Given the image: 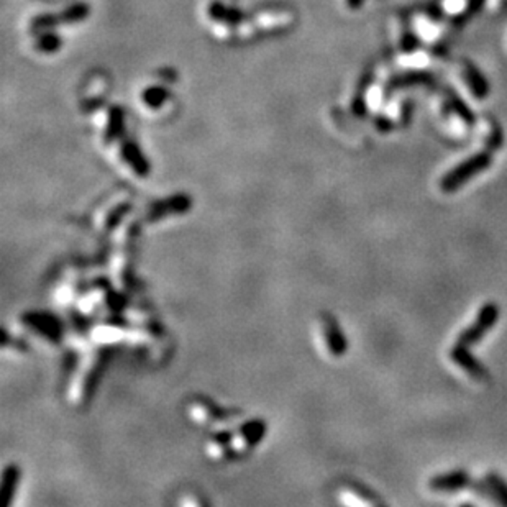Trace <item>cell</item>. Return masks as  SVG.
Returning <instances> with one entry per match:
<instances>
[{
	"instance_id": "6da1fadb",
	"label": "cell",
	"mask_w": 507,
	"mask_h": 507,
	"mask_svg": "<svg viewBox=\"0 0 507 507\" xmlns=\"http://www.w3.org/2000/svg\"><path fill=\"white\" fill-rule=\"evenodd\" d=\"M97 351L95 350H86L81 356V363H79L74 378L71 379L68 397L73 404H82L84 397H86L87 389L91 384V376L94 375L95 366H97Z\"/></svg>"
},
{
	"instance_id": "d6986e66",
	"label": "cell",
	"mask_w": 507,
	"mask_h": 507,
	"mask_svg": "<svg viewBox=\"0 0 507 507\" xmlns=\"http://www.w3.org/2000/svg\"><path fill=\"white\" fill-rule=\"evenodd\" d=\"M87 15H89V5H87V3L79 2V3H74V5H71L69 8H66V10L60 15V20H61V23H76L86 19Z\"/></svg>"
},
{
	"instance_id": "4fadbf2b",
	"label": "cell",
	"mask_w": 507,
	"mask_h": 507,
	"mask_svg": "<svg viewBox=\"0 0 507 507\" xmlns=\"http://www.w3.org/2000/svg\"><path fill=\"white\" fill-rule=\"evenodd\" d=\"M205 453L213 462H227V460L235 456L232 445H230V438H228V432L227 434H217L213 435L212 438H209L207 445H205Z\"/></svg>"
},
{
	"instance_id": "7a4b0ae2",
	"label": "cell",
	"mask_w": 507,
	"mask_h": 507,
	"mask_svg": "<svg viewBox=\"0 0 507 507\" xmlns=\"http://www.w3.org/2000/svg\"><path fill=\"white\" fill-rule=\"evenodd\" d=\"M266 427L261 421H251L246 424L237 425L232 432H228L230 445L235 456L246 455L265 437Z\"/></svg>"
},
{
	"instance_id": "44dd1931",
	"label": "cell",
	"mask_w": 507,
	"mask_h": 507,
	"mask_svg": "<svg viewBox=\"0 0 507 507\" xmlns=\"http://www.w3.org/2000/svg\"><path fill=\"white\" fill-rule=\"evenodd\" d=\"M16 481H19V471H16V467H7L5 471H3V488H2V494H3V501L5 504H8V497L12 496V493H15V486Z\"/></svg>"
},
{
	"instance_id": "277c9868",
	"label": "cell",
	"mask_w": 507,
	"mask_h": 507,
	"mask_svg": "<svg viewBox=\"0 0 507 507\" xmlns=\"http://www.w3.org/2000/svg\"><path fill=\"white\" fill-rule=\"evenodd\" d=\"M318 343L332 358H340L346 353V340L342 329L333 317L322 316L317 322Z\"/></svg>"
},
{
	"instance_id": "ba28073f",
	"label": "cell",
	"mask_w": 507,
	"mask_h": 507,
	"mask_svg": "<svg viewBox=\"0 0 507 507\" xmlns=\"http://www.w3.org/2000/svg\"><path fill=\"white\" fill-rule=\"evenodd\" d=\"M127 243H128V222H121L119 232L115 235L114 253H112L110 271L117 287H123V273L127 266Z\"/></svg>"
},
{
	"instance_id": "5b68a950",
	"label": "cell",
	"mask_w": 507,
	"mask_h": 507,
	"mask_svg": "<svg viewBox=\"0 0 507 507\" xmlns=\"http://www.w3.org/2000/svg\"><path fill=\"white\" fill-rule=\"evenodd\" d=\"M489 159L488 154H477V156L468 159L467 163H463L462 166L455 167L453 171H450L445 178L442 179V189L445 192H453L458 189V187H462L464 182L468 181L471 176H475L480 173V171H483L488 167L489 165Z\"/></svg>"
},
{
	"instance_id": "9a60e30c",
	"label": "cell",
	"mask_w": 507,
	"mask_h": 507,
	"mask_svg": "<svg viewBox=\"0 0 507 507\" xmlns=\"http://www.w3.org/2000/svg\"><path fill=\"white\" fill-rule=\"evenodd\" d=\"M123 127H125V115L123 110L120 107H112L108 110V119L106 123V130H104V138L106 141H114L117 138L121 137L123 133Z\"/></svg>"
},
{
	"instance_id": "e0dca14e",
	"label": "cell",
	"mask_w": 507,
	"mask_h": 507,
	"mask_svg": "<svg viewBox=\"0 0 507 507\" xmlns=\"http://www.w3.org/2000/svg\"><path fill=\"white\" fill-rule=\"evenodd\" d=\"M167 97H169V94H167V91L161 86H150L141 92V102L150 108L163 107Z\"/></svg>"
},
{
	"instance_id": "9c48e42d",
	"label": "cell",
	"mask_w": 507,
	"mask_h": 507,
	"mask_svg": "<svg viewBox=\"0 0 507 507\" xmlns=\"http://www.w3.org/2000/svg\"><path fill=\"white\" fill-rule=\"evenodd\" d=\"M128 207L127 196H114L102 204L94 213V227L97 230H107L115 224V220H120L125 211Z\"/></svg>"
},
{
	"instance_id": "ffe728a7",
	"label": "cell",
	"mask_w": 507,
	"mask_h": 507,
	"mask_svg": "<svg viewBox=\"0 0 507 507\" xmlns=\"http://www.w3.org/2000/svg\"><path fill=\"white\" fill-rule=\"evenodd\" d=\"M36 48L40 49L41 53H56L58 49L61 48V38L53 32H45L38 35V40H36Z\"/></svg>"
},
{
	"instance_id": "52a82bcc",
	"label": "cell",
	"mask_w": 507,
	"mask_h": 507,
	"mask_svg": "<svg viewBox=\"0 0 507 507\" xmlns=\"http://www.w3.org/2000/svg\"><path fill=\"white\" fill-rule=\"evenodd\" d=\"M497 317H499V309H497V305L493 303L484 304L483 307H481L480 314H477L476 324L471 325L469 329H467L462 335H460L458 343H462V345H467V346L475 345V343H477L481 338H483V335L486 332H489V330L493 329V325L496 324Z\"/></svg>"
},
{
	"instance_id": "2e32d148",
	"label": "cell",
	"mask_w": 507,
	"mask_h": 507,
	"mask_svg": "<svg viewBox=\"0 0 507 507\" xmlns=\"http://www.w3.org/2000/svg\"><path fill=\"white\" fill-rule=\"evenodd\" d=\"M102 300H104L102 289H94V291L86 292V294H82L81 297H79L76 304H78L79 311H81L82 314H86V316H91V314H94L100 307Z\"/></svg>"
},
{
	"instance_id": "8992f818",
	"label": "cell",
	"mask_w": 507,
	"mask_h": 507,
	"mask_svg": "<svg viewBox=\"0 0 507 507\" xmlns=\"http://www.w3.org/2000/svg\"><path fill=\"white\" fill-rule=\"evenodd\" d=\"M19 329H25L27 332L35 335L33 338H43V340L53 343L60 337V325L51 316L46 314H25V316L16 322Z\"/></svg>"
},
{
	"instance_id": "8fae6325",
	"label": "cell",
	"mask_w": 507,
	"mask_h": 507,
	"mask_svg": "<svg viewBox=\"0 0 507 507\" xmlns=\"http://www.w3.org/2000/svg\"><path fill=\"white\" fill-rule=\"evenodd\" d=\"M451 358H453V362L458 364V366H462L463 370L471 376V378H475V379L488 378V370H486L483 364L477 362L475 356L469 353L467 345L456 343V345L453 346V350H451Z\"/></svg>"
},
{
	"instance_id": "603a6c76",
	"label": "cell",
	"mask_w": 507,
	"mask_h": 507,
	"mask_svg": "<svg viewBox=\"0 0 507 507\" xmlns=\"http://www.w3.org/2000/svg\"><path fill=\"white\" fill-rule=\"evenodd\" d=\"M58 23H61L60 16L45 14V15L36 16V19H33L32 30L33 32H43V30H48V28L54 27V25H58Z\"/></svg>"
},
{
	"instance_id": "7c38bea8",
	"label": "cell",
	"mask_w": 507,
	"mask_h": 507,
	"mask_svg": "<svg viewBox=\"0 0 507 507\" xmlns=\"http://www.w3.org/2000/svg\"><path fill=\"white\" fill-rule=\"evenodd\" d=\"M468 484H469V476L467 471L448 473V475L437 476L430 481V488L435 489V491H442V493L460 491V489L467 488Z\"/></svg>"
},
{
	"instance_id": "30bf717a",
	"label": "cell",
	"mask_w": 507,
	"mask_h": 507,
	"mask_svg": "<svg viewBox=\"0 0 507 507\" xmlns=\"http://www.w3.org/2000/svg\"><path fill=\"white\" fill-rule=\"evenodd\" d=\"M120 159L138 178H145L150 173V163L143 156L140 146L132 140H123L120 143Z\"/></svg>"
},
{
	"instance_id": "3957f363",
	"label": "cell",
	"mask_w": 507,
	"mask_h": 507,
	"mask_svg": "<svg viewBox=\"0 0 507 507\" xmlns=\"http://www.w3.org/2000/svg\"><path fill=\"white\" fill-rule=\"evenodd\" d=\"M187 414L194 424L200 427H212L215 430H225V427L233 424V416H227L225 412L213 405L212 402L197 399L187 408Z\"/></svg>"
},
{
	"instance_id": "7402d4cb",
	"label": "cell",
	"mask_w": 507,
	"mask_h": 507,
	"mask_svg": "<svg viewBox=\"0 0 507 507\" xmlns=\"http://www.w3.org/2000/svg\"><path fill=\"white\" fill-rule=\"evenodd\" d=\"M486 484L489 486V489H491L493 494H496V499L507 506V484L504 483V481H502L499 476L489 475L488 480H486Z\"/></svg>"
},
{
	"instance_id": "ac0fdd59",
	"label": "cell",
	"mask_w": 507,
	"mask_h": 507,
	"mask_svg": "<svg viewBox=\"0 0 507 507\" xmlns=\"http://www.w3.org/2000/svg\"><path fill=\"white\" fill-rule=\"evenodd\" d=\"M79 292L76 289V283L74 281H62V283L56 289V300L61 305H69L73 303H78Z\"/></svg>"
},
{
	"instance_id": "5bb4252c",
	"label": "cell",
	"mask_w": 507,
	"mask_h": 507,
	"mask_svg": "<svg viewBox=\"0 0 507 507\" xmlns=\"http://www.w3.org/2000/svg\"><path fill=\"white\" fill-rule=\"evenodd\" d=\"M207 12L213 20L225 25H238L245 19V14H243L240 8L225 5L220 0H213L211 5H209Z\"/></svg>"
}]
</instances>
